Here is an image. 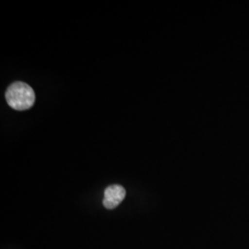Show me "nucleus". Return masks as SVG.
Returning a JSON list of instances; mask_svg holds the SVG:
<instances>
[{"label":"nucleus","mask_w":249,"mask_h":249,"mask_svg":"<svg viewBox=\"0 0 249 249\" xmlns=\"http://www.w3.org/2000/svg\"><path fill=\"white\" fill-rule=\"evenodd\" d=\"M124 196L125 189L124 187L120 185H112L105 190L103 203L108 210H113L124 200Z\"/></svg>","instance_id":"obj_2"},{"label":"nucleus","mask_w":249,"mask_h":249,"mask_svg":"<svg viewBox=\"0 0 249 249\" xmlns=\"http://www.w3.org/2000/svg\"><path fill=\"white\" fill-rule=\"evenodd\" d=\"M5 96L9 107L18 111L30 109L34 107L36 102L34 89L22 81H17L9 85Z\"/></svg>","instance_id":"obj_1"}]
</instances>
